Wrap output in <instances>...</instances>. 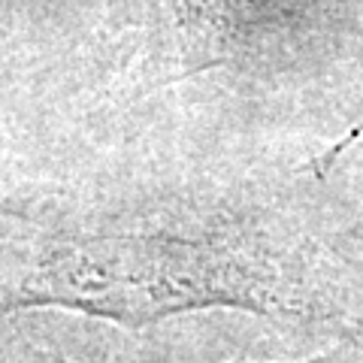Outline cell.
<instances>
[{
  "mask_svg": "<svg viewBox=\"0 0 363 363\" xmlns=\"http://www.w3.org/2000/svg\"><path fill=\"white\" fill-rule=\"evenodd\" d=\"M40 309L140 330L236 309L276 321H354L303 248L236 227L176 230L112 212L0 206V318Z\"/></svg>",
  "mask_w": 363,
  "mask_h": 363,
  "instance_id": "6da1fadb",
  "label": "cell"
},
{
  "mask_svg": "<svg viewBox=\"0 0 363 363\" xmlns=\"http://www.w3.org/2000/svg\"><path fill=\"white\" fill-rule=\"evenodd\" d=\"M0 363H73V360L58 348L37 342L13 318H0ZM230 363H257V360H230ZM294 363H342V351H327V354L294 360Z\"/></svg>",
  "mask_w": 363,
  "mask_h": 363,
  "instance_id": "7a4b0ae2",
  "label": "cell"
}]
</instances>
